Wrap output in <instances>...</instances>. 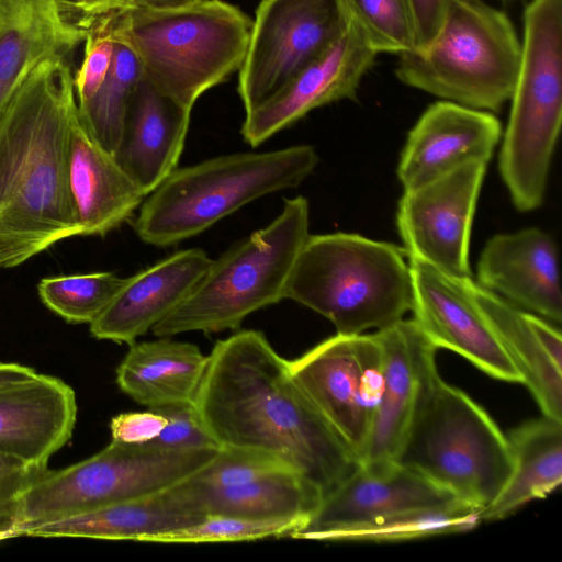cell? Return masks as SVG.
Segmentation results:
<instances>
[{"label": "cell", "mask_w": 562, "mask_h": 562, "mask_svg": "<svg viewBox=\"0 0 562 562\" xmlns=\"http://www.w3.org/2000/svg\"><path fill=\"white\" fill-rule=\"evenodd\" d=\"M196 485L202 491L207 515L288 520L299 524L301 528L310 521L323 501L319 491L294 471L279 472L233 486L204 488Z\"/></svg>", "instance_id": "obj_29"}, {"label": "cell", "mask_w": 562, "mask_h": 562, "mask_svg": "<svg viewBox=\"0 0 562 562\" xmlns=\"http://www.w3.org/2000/svg\"><path fill=\"white\" fill-rule=\"evenodd\" d=\"M406 251L357 234L308 235L288 279L284 299L329 319L337 334L383 329L412 305Z\"/></svg>", "instance_id": "obj_5"}, {"label": "cell", "mask_w": 562, "mask_h": 562, "mask_svg": "<svg viewBox=\"0 0 562 562\" xmlns=\"http://www.w3.org/2000/svg\"><path fill=\"white\" fill-rule=\"evenodd\" d=\"M288 362L292 376L359 463L383 386L376 334H336Z\"/></svg>", "instance_id": "obj_12"}, {"label": "cell", "mask_w": 562, "mask_h": 562, "mask_svg": "<svg viewBox=\"0 0 562 562\" xmlns=\"http://www.w3.org/2000/svg\"><path fill=\"white\" fill-rule=\"evenodd\" d=\"M75 392L63 380L36 374L0 387V452L37 467L71 438Z\"/></svg>", "instance_id": "obj_22"}, {"label": "cell", "mask_w": 562, "mask_h": 562, "mask_svg": "<svg viewBox=\"0 0 562 562\" xmlns=\"http://www.w3.org/2000/svg\"><path fill=\"white\" fill-rule=\"evenodd\" d=\"M201 0H133L134 7H146V8H178L182 5L192 4Z\"/></svg>", "instance_id": "obj_43"}, {"label": "cell", "mask_w": 562, "mask_h": 562, "mask_svg": "<svg viewBox=\"0 0 562 562\" xmlns=\"http://www.w3.org/2000/svg\"><path fill=\"white\" fill-rule=\"evenodd\" d=\"M308 227L307 200H284L271 223L212 259L191 293L151 328L153 334L235 330L251 313L282 301Z\"/></svg>", "instance_id": "obj_6"}, {"label": "cell", "mask_w": 562, "mask_h": 562, "mask_svg": "<svg viewBox=\"0 0 562 562\" xmlns=\"http://www.w3.org/2000/svg\"><path fill=\"white\" fill-rule=\"evenodd\" d=\"M350 20L379 53L403 54L418 48L411 0H340Z\"/></svg>", "instance_id": "obj_33"}, {"label": "cell", "mask_w": 562, "mask_h": 562, "mask_svg": "<svg viewBox=\"0 0 562 562\" xmlns=\"http://www.w3.org/2000/svg\"><path fill=\"white\" fill-rule=\"evenodd\" d=\"M317 162L312 146L293 145L221 155L176 168L145 196L134 232L147 245L175 246L259 198L296 188Z\"/></svg>", "instance_id": "obj_4"}, {"label": "cell", "mask_w": 562, "mask_h": 562, "mask_svg": "<svg viewBox=\"0 0 562 562\" xmlns=\"http://www.w3.org/2000/svg\"><path fill=\"white\" fill-rule=\"evenodd\" d=\"M156 412L165 415L168 422L150 442L168 449H221L203 426L194 404Z\"/></svg>", "instance_id": "obj_38"}, {"label": "cell", "mask_w": 562, "mask_h": 562, "mask_svg": "<svg viewBox=\"0 0 562 562\" xmlns=\"http://www.w3.org/2000/svg\"><path fill=\"white\" fill-rule=\"evenodd\" d=\"M521 43L507 14L482 0H449L423 49L400 55L404 85L476 110L498 111L516 85Z\"/></svg>", "instance_id": "obj_8"}, {"label": "cell", "mask_w": 562, "mask_h": 562, "mask_svg": "<svg viewBox=\"0 0 562 562\" xmlns=\"http://www.w3.org/2000/svg\"><path fill=\"white\" fill-rule=\"evenodd\" d=\"M383 353V386L359 467L381 470L395 463L422 397L438 375L437 348L414 319L375 331Z\"/></svg>", "instance_id": "obj_15"}, {"label": "cell", "mask_w": 562, "mask_h": 562, "mask_svg": "<svg viewBox=\"0 0 562 562\" xmlns=\"http://www.w3.org/2000/svg\"><path fill=\"white\" fill-rule=\"evenodd\" d=\"M486 165L470 161L404 191L396 222L407 255L450 276L470 277L471 226Z\"/></svg>", "instance_id": "obj_13"}, {"label": "cell", "mask_w": 562, "mask_h": 562, "mask_svg": "<svg viewBox=\"0 0 562 562\" xmlns=\"http://www.w3.org/2000/svg\"><path fill=\"white\" fill-rule=\"evenodd\" d=\"M77 110L68 57L40 64L0 114V269L80 236L68 182Z\"/></svg>", "instance_id": "obj_2"}, {"label": "cell", "mask_w": 562, "mask_h": 562, "mask_svg": "<svg viewBox=\"0 0 562 562\" xmlns=\"http://www.w3.org/2000/svg\"><path fill=\"white\" fill-rule=\"evenodd\" d=\"M349 21L340 0H261L238 70L237 91L245 112L322 56Z\"/></svg>", "instance_id": "obj_11"}, {"label": "cell", "mask_w": 562, "mask_h": 562, "mask_svg": "<svg viewBox=\"0 0 562 562\" xmlns=\"http://www.w3.org/2000/svg\"><path fill=\"white\" fill-rule=\"evenodd\" d=\"M68 182L80 236H104L124 223L145 193L92 135L77 110L69 135Z\"/></svg>", "instance_id": "obj_25"}, {"label": "cell", "mask_w": 562, "mask_h": 562, "mask_svg": "<svg viewBox=\"0 0 562 562\" xmlns=\"http://www.w3.org/2000/svg\"><path fill=\"white\" fill-rule=\"evenodd\" d=\"M481 513L476 506L456 501L339 528L321 540L392 542L467 532L483 521Z\"/></svg>", "instance_id": "obj_30"}, {"label": "cell", "mask_w": 562, "mask_h": 562, "mask_svg": "<svg viewBox=\"0 0 562 562\" xmlns=\"http://www.w3.org/2000/svg\"><path fill=\"white\" fill-rule=\"evenodd\" d=\"M284 471L296 472L280 458L267 452L221 448L192 479L204 488H217L248 483Z\"/></svg>", "instance_id": "obj_35"}, {"label": "cell", "mask_w": 562, "mask_h": 562, "mask_svg": "<svg viewBox=\"0 0 562 562\" xmlns=\"http://www.w3.org/2000/svg\"><path fill=\"white\" fill-rule=\"evenodd\" d=\"M111 27L136 55L143 76L192 110L205 91L240 69L252 19L223 0H201L166 9L135 5L111 13Z\"/></svg>", "instance_id": "obj_3"}, {"label": "cell", "mask_w": 562, "mask_h": 562, "mask_svg": "<svg viewBox=\"0 0 562 562\" xmlns=\"http://www.w3.org/2000/svg\"><path fill=\"white\" fill-rule=\"evenodd\" d=\"M167 422L165 415L153 409L122 413L111 420L112 439L126 443H147L157 438Z\"/></svg>", "instance_id": "obj_39"}, {"label": "cell", "mask_w": 562, "mask_h": 562, "mask_svg": "<svg viewBox=\"0 0 562 562\" xmlns=\"http://www.w3.org/2000/svg\"><path fill=\"white\" fill-rule=\"evenodd\" d=\"M190 116V109L162 94L142 75L131 93L113 156L145 195L178 168Z\"/></svg>", "instance_id": "obj_23"}, {"label": "cell", "mask_w": 562, "mask_h": 562, "mask_svg": "<svg viewBox=\"0 0 562 562\" xmlns=\"http://www.w3.org/2000/svg\"><path fill=\"white\" fill-rule=\"evenodd\" d=\"M510 475L482 520L503 519L525 504L546 497L562 482V422L543 416L509 432Z\"/></svg>", "instance_id": "obj_28"}, {"label": "cell", "mask_w": 562, "mask_h": 562, "mask_svg": "<svg viewBox=\"0 0 562 562\" xmlns=\"http://www.w3.org/2000/svg\"><path fill=\"white\" fill-rule=\"evenodd\" d=\"M418 35V48L427 47L438 34L449 0H411ZM416 49V50H417Z\"/></svg>", "instance_id": "obj_40"}, {"label": "cell", "mask_w": 562, "mask_h": 562, "mask_svg": "<svg viewBox=\"0 0 562 562\" xmlns=\"http://www.w3.org/2000/svg\"><path fill=\"white\" fill-rule=\"evenodd\" d=\"M211 262L203 249L189 248L125 278L109 305L89 324L91 335L134 344L186 300Z\"/></svg>", "instance_id": "obj_20"}, {"label": "cell", "mask_w": 562, "mask_h": 562, "mask_svg": "<svg viewBox=\"0 0 562 562\" xmlns=\"http://www.w3.org/2000/svg\"><path fill=\"white\" fill-rule=\"evenodd\" d=\"M502 134L490 112L450 101L431 104L411 130L397 177L405 190L439 178L470 162H488Z\"/></svg>", "instance_id": "obj_17"}, {"label": "cell", "mask_w": 562, "mask_h": 562, "mask_svg": "<svg viewBox=\"0 0 562 562\" xmlns=\"http://www.w3.org/2000/svg\"><path fill=\"white\" fill-rule=\"evenodd\" d=\"M36 374L37 372L30 367L0 362V387L31 379Z\"/></svg>", "instance_id": "obj_42"}, {"label": "cell", "mask_w": 562, "mask_h": 562, "mask_svg": "<svg viewBox=\"0 0 562 562\" xmlns=\"http://www.w3.org/2000/svg\"><path fill=\"white\" fill-rule=\"evenodd\" d=\"M207 356L194 408L220 448L273 454L323 498L359 468L261 331H237Z\"/></svg>", "instance_id": "obj_1"}, {"label": "cell", "mask_w": 562, "mask_h": 562, "mask_svg": "<svg viewBox=\"0 0 562 562\" xmlns=\"http://www.w3.org/2000/svg\"><path fill=\"white\" fill-rule=\"evenodd\" d=\"M207 516L202 492L190 477L144 497L109 505L30 528L22 536L148 541Z\"/></svg>", "instance_id": "obj_24"}, {"label": "cell", "mask_w": 562, "mask_h": 562, "mask_svg": "<svg viewBox=\"0 0 562 562\" xmlns=\"http://www.w3.org/2000/svg\"><path fill=\"white\" fill-rule=\"evenodd\" d=\"M407 258L413 319L430 342L464 357L492 378L521 383L469 291L470 277L450 276L414 255Z\"/></svg>", "instance_id": "obj_14"}, {"label": "cell", "mask_w": 562, "mask_h": 562, "mask_svg": "<svg viewBox=\"0 0 562 562\" xmlns=\"http://www.w3.org/2000/svg\"><path fill=\"white\" fill-rule=\"evenodd\" d=\"M125 278L93 272L44 278L37 285L42 302L71 324H91L109 305Z\"/></svg>", "instance_id": "obj_32"}, {"label": "cell", "mask_w": 562, "mask_h": 562, "mask_svg": "<svg viewBox=\"0 0 562 562\" xmlns=\"http://www.w3.org/2000/svg\"><path fill=\"white\" fill-rule=\"evenodd\" d=\"M64 10L68 13L71 9H74L77 4L80 3L81 0H59Z\"/></svg>", "instance_id": "obj_44"}, {"label": "cell", "mask_w": 562, "mask_h": 562, "mask_svg": "<svg viewBox=\"0 0 562 562\" xmlns=\"http://www.w3.org/2000/svg\"><path fill=\"white\" fill-rule=\"evenodd\" d=\"M502 1H509V0H502Z\"/></svg>", "instance_id": "obj_45"}, {"label": "cell", "mask_w": 562, "mask_h": 562, "mask_svg": "<svg viewBox=\"0 0 562 562\" xmlns=\"http://www.w3.org/2000/svg\"><path fill=\"white\" fill-rule=\"evenodd\" d=\"M378 53L350 20L339 38L281 89L245 112L241 136L257 147L308 112L342 99H355Z\"/></svg>", "instance_id": "obj_16"}, {"label": "cell", "mask_w": 562, "mask_h": 562, "mask_svg": "<svg viewBox=\"0 0 562 562\" xmlns=\"http://www.w3.org/2000/svg\"><path fill=\"white\" fill-rule=\"evenodd\" d=\"M220 449H168L111 441L97 454L47 470L22 496L15 536L42 524L166 490L200 471Z\"/></svg>", "instance_id": "obj_10"}, {"label": "cell", "mask_w": 562, "mask_h": 562, "mask_svg": "<svg viewBox=\"0 0 562 562\" xmlns=\"http://www.w3.org/2000/svg\"><path fill=\"white\" fill-rule=\"evenodd\" d=\"M301 526L288 520H262L227 515H207L192 526L155 535L147 542L202 543L291 537Z\"/></svg>", "instance_id": "obj_34"}, {"label": "cell", "mask_w": 562, "mask_h": 562, "mask_svg": "<svg viewBox=\"0 0 562 562\" xmlns=\"http://www.w3.org/2000/svg\"><path fill=\"white\" fill-rule=\"evenodd\" d=\"M83 44L82 61L74 76L77 105H83L94 97L110 71L114 54L111 14L91 25Z\"/></svg>", "instance_id": "obj_36"}, {"label": "cell", "mask_w": 562, "mask_h": 562, "mask_svg": "<svg viewBox=\"0 0 562 562\" xmlns=\"http://www.w3.org/2000/svg\"><path fill=\"white\" fill-rule=\"evenodd\" d=\"M47 470L0 452V539L15 536L21 498Z\"/></svg>", "instance_id": "obj_37"}, {"label": "cell", "mask_w": 562, "mask_h": 562, "mask_svg": "<svg viewBox=\"0 0 562 562\" xmlns=\"http://www.w3.org/2000/svg\"><path fill=\"white\" fill-rule=\"evenodd\" d=\"M456 501L460 499L396 463L381 470L359 467L323 498L310 521L291 537L321 540L339 528Z\"/></svg>", "instance_id": "obj_18"}, {"label": "cell", "mask_w": 562, "mask_h": 562, "mask_svg": "<svg viewBox=\"0 0 562 562\" xmlns=\"http://www.w3.org/2000/svg\"><path fill=\"white\" fill-rule=\"evenodd\" d=\"M395 463L481 510L499 494L513 467L507 436L439 374L422 397Z\"/></svg>", "instance_id": "obj_7"}, {"label": "cell", "mask_w": 562, "mask_h": 562, "mask_svg": "<svg viewBox=\"0 0 562 562\" xmlns=\"http://www.w3.org/2000/svg\"><path fill=\"white\" fill-rule=\"evenodd\" d=\"M469 291L481 314L539 405L562 422V340L554 323L527 312L471 278Z\"/></svg>", "instance_id": "obj_19"}, {"label": "cell", "mask_w": 562, "mask_h": 562, "mask_svg": "<svg viewBox=\"0 0 562 562\" xmlns=\"http://www.w3.org/2000/svg\"><path fill=\"white\" fill-rule=\"evenodd\" d=\"M132 7H134L133 0H81L68 12V15L88 31L99 19Z\"/></svg>", "instance_id": "obj_41"}, {"label": "cell", "mask_w": 562, "mask_h": 562, "mask_svg": "<svg viewBox=\"0 0 562 562\" xmlns=\"http://www.w3.org/2000/svg\"><path fill=\"white\" fill-rule=\"evenodd\" d=\"M113 40V60L103 85L91 100L77 105L82 122L112 155L121 139L131 93L143 75L140 64L130 46L115 36Z\"/></svg>", "instance_id": "obj_31"}, {"label": "cell", "mask_w": 562, "mask_h": 562, "mask_svg": "<svg viewBox=\"0 0 562 562\" xmlns=\"http://www.w3.org/2000/svg\"><path fill=\"white\" fill-rule=\"evenodd\" d=\"M87 33L59 0H0V114L40 64L69 57Z\"/></svg>", "instance_id": "obj_26"}, {"label": "cell", "mask_w": 562, "mask_h": 562, "mask_svg": "<svg viewBox=\"0 0 562 562\" xmlns=\"http://www.w3.org/2000/svg\"><path fill=\"white\" fill-rule=\"evenodd\" d=\"M555 241L539 228L493 236L477 265V283L558 325L562 294Z\"/></svg>", "instance_id": "obj_21"}, {"label": "cell", "mask_w": 562, "mask_h": 562, "mask_svg": "<svg viewBox=\"0 0 562 562\" xmlns=\"http://www.w3.org/2000/svg\"><path fill=\"white\" fill-rule=\"evenodd\" d=\"M499 172L514 205L539 207L562 122V0H531Z\"/></svg>", "instance_id": "obj_9"}, {"label": "cell", "mask_w": 562, "mask_h": 562, "mask_svg": "<svg viewBox=\"0 0 562 562\" xmlns=\"http://www.w3.org/2000/svg\"><path fill=\"white\" fill-rule=\"evenodd\" d=\"M209 356L198 346L159 337L134 342L116 369V383L148 409L194 404Z\"/></svg>", "instance_id": "obj_27"}]
</instances>
